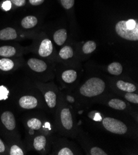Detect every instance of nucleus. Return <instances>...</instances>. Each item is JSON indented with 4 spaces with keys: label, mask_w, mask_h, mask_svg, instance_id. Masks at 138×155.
I'll return each instance as SVG.
<instances>
[{
    "label": "nucleus",
    "mask_w": 138,
    "mask_h": 155,
    "mask_svg": "<svg viewBox=\"0 0 138 155\" xmlns=\"http://www.w3.org/2000/svg\"><path fill=\"white\" fill-rule=\"evenodd\" d=\"M105 84L98 77H93L87 80L80 88V93L86 97H94L100 95L104 91Z\"/></svg>",
    "instance_id": "1"
},
{
    "label": "nucleus",
    "mask_w": 138,
    "mask_h": 155,
    "mask_svg": "<svg viewBox=\"0 0 138 155\" xmlns=\"http://www.w3.org/2000/svg\"><path fill=\"white\" fill-rule=\"evenodd\" d=\"M116 34L121 38L130 41L138 40V24L133 28H129L126 24L125 21L118 22L115 26Z\"/></svg>",
    "instance_id": "2"
},
{
    "label": "nucleus",
    "mask_w": 138,
    "mask_h": 155,
    "mask_svg": "<svg viewBox=\"0 0 138 155\" xmlns=\"http://www.w3.org/2000/svg\"><path fill=\"white\" fill-rule=\"evenodd\" d=\"M102 123L105 129L113 134L122 135L126 134L128 130L125 123L112 117L104 118Z\"/></svg>",
    "instance_id": "3"
},
{
    "label": "nucleus",
    "mask_w": 138,
    "mask_h": 155,
    "mask_svg": "<svg viewBox=\"0 0 138 155\" xmlns=\"http://www.w3.org/2000/svg\"><path fill=\"white\" fill-rule=\"evenodd\" d=\"M1 120L4 126L9 130H13L16 128V119L11 111H5L1 116Z\"/></svg>",
    "instance_id": "4"
},
{
    "label": "nucleus",
    "mask_w": 138,
    "mask_h": 155,
    "mask_svg": "<svg viewBox=\"0 0 138 155\" xmlns=\"http://www.w3.org/2000/svg\"><path fill=\"white\" fill-rule=\"evenodd\" d=\"M19 106L25 110H32L35 108L38 104L37 99L30 95L22 97L19 100Z\"/></svg>",
    "instance_id": "5"
},
{
    "label": "nucleus",
    "mask_w": 138,
    "mask_h": 155,
    "mask_svg": "<svg viewBox=\"0 0 138 155\" xmlns=\"http://www.w3.org/2000/svg\"><path fill=\"white\" fill-rule=\"evenodd\" d=\"M60 117L63 126L67 130L71 129L73 126V120L72 114L68 108H64L62 110Z\"/></svg>",
    "instance_id": "6"
},
{
    "label": "nucleus",
    "mask_w": 138,
    "mask_h": 155,
    "mask_svg": "<svg viewBox=\"0 0 138 155\" xmlns=\"http://www.w3.org/2000/svg\"><path fill=\"white\" fill-rule=\"evenodd\" d=\"M27 64L30 69L37 72H42L47 68V65L44 61L35 58L29 59Z\"/></svg>",
    "instance_id": "7"
},
{
    "label": "nucleus",
    "mask_w": 138,
    "mask_h": 155,
    "mask_svg": "<svg viewBox=\"0 0 138 155\" xmlns=\"http://www.w3.org/2000/svg\"><path fill=\"white\" fill-rule=\"evenodd\" d=\"M53 51V45L52 41L47 38H45L41 42L40 45L39 54L42 57L50 56Z\"/></svg>",
    "instance_id": "8"
},
{
    "label": "nucleus",
    "mask_w": 138,
    "mask_h": 155,
    "mask_svg": "<svg viewBox=\"0 0 138 155\" xmlns=\"http://www.w3.org/2000/svg\"><path fill=\"white\" fill-rule=\"evenodd\" d=\"M18 37L16 30L11 27H6L0 30V40H12Z\"/></svg>",
    "instance_id": "9"
},
{
    "label": "nucleus",
    "mask_w": 138,
    "mask_h": 155,
    "mask_svg": "<svg viewBox=\"0 0 138 155\" xmlns=\"http://www.w3.org/2000/svg\"><path fill=\"white\" fill-rule=\"evenodd\" d=\"M67 38V32L65 29H59L54 34L53 39L55 43L61 46L64 44Z\"/></svg>",
    "instance_id": "10"
},
{
    "label": "nucleus",
    "mask_w": 138,
    "mask_h": 155,
    "mask_svg": "<svg viewBox=\"0 0 138 155\" xmlns=\"http://www.w3.org/2000/svg\"><path fill=\"white\" fill-rule=\"evenodd\" d=\"M38 22V20L36 17L34 15H28L24 18L21 21V25L23 28L29 29L34 27Z\"/></svg>",
    "instance_id": "11"
},
{
    "label": "nucleus",
    "mask_w": 138,
    "mask_h": 155,
    "mask_svg": "<svg viewBox=\"0 0 138 155\" xmlns=\"http://www.w3.org/2000/svg\"><path fill=\"white\" fill-rule=\"evenodd\" d=\"M62 79L68 84L74 82L77 79V72L74 70H67L62 74Z\"/></svg>",
    "instance_id": "12"
},
{
    "label": "nucleus",
    "mask_w": 138,
    "mask_h": 155,
    "mask_svg": "<svg viewBox=\"0 0 138 155\" xmlns=\"http://www.w3.org/2000/svg\"><path fill=\"white\" fill-rule=\"evenodd\" d=\"M116 86L119 90L126 92L132 93L136 90V87L134 84L129 82H126L123 81H118L116 83Z\"/></svg>",
    "instance_id": "13"
},
{
    "label": "nucleus",
    "mask_w": 138,
    "mask_h": 155,
    "mask_svg": "<svg viewBox=\"0 0 138 155\" xmlns=\"http://www.w3.org/2000/svg\"><path fill=\"white\" fill-rule=\"evenodd\" d=\"M46 143H47V139L43 135H39L34 138L33 145L37 151H41L45 148Z\"/></svg>",
    "instance_id": "14"
},
{
    "label": "nucleus",
    "mask_w": 138,
    "mask_h": 155,
    "mask_svg": "<svg viewBox=\"0 0 138 155\" xmlns=\"http://www.w3.org/2000/svg\"><path fill=\"white\" fill-rule=\"evenodd\" d=\"M16 53V48L11 46H3L0 47V56L9 58L13 56Z\"/></svg>",
    "instance_id": "15"
},
{
    "label": "nucleus",
    "mask_w": 138,
    "mask_h": 155,
    "mask_svg": "<svg viewBox=\"0 0 138 155\" xmlns=\"http://www.w3.org/2000/svg\"><path fill=\"white\" fill-rule=\"evenodd\" d=\"M45 99L49 107L53 108L56 106V96L53 91H49L46 92L45 94Z\"/></svg>",
    "instance_id": "16"
},
{
    "label": "nucleus",
    "mask_w": 138,
    "mask_h": 155,
    "mask_svg": "<svg viewBox=\"0 0 138 155\" xmlns=\"http://www.w3.org/2000/svg\"><path fill=\"white\" fill-rule=\"evenodd\" d=\"M14 66V62L8 58L0 59V70L3 71H9L13 69Z\"/></svg>",
    "instance_id": "17"
},
{
    "label": "nucleus",
    "mask_w": 138,
    "mask_h": 155,
    "mask_svg": "<svg viewBox=\"0 0 138 155\" xmlns=\"http://www.w3.org/2000/svg\"><path fill=\"white\" fill-rule=\"evenodd\" d=\"M108 71L110 74L115 75H120L123 72V67L122 65L117 63V62H114V63L110 64L108 66Z\"/></svg>",
    "instance_id": "18"
},
{
    "label": "nucleus",
    "mask_w": 138,
    "mask_h": 155,
    "mask_svg": "<svg viewBox=\"0 0 138 155\" xmlns=\"http://www.w3.org/2000/svg\"><path fill=\"white\" fill-rule=\"evenodd\" d=\"M109 105L113 109L118 110H123L126 107V103L119 99H112L109 102Z\"/></svg>",
    "instance_id": "19"
},
{
    "label": "nucleus",
    "mask_w": 138,
    "mask_h": 155,
    "mask_svg": "<svg viewBox=\"0 0 138 155\" xmlns=\"http://www.w3.org/2000/svg\"><path fill=\"white\" fill-rule=\"evenodd\" d=\"M60 57L63 59H68L73 56V50L69 46H65L61 49L59 53Z\"/></svg>",
    "instance_id": "20"
},
{
    "label": "nucleus",
    "mask_w": 138,
    "mask_h": 155,
    "mask_svg": "<svg viewBox=\"0 0 138 155\" xmlns=\"http://www.w3.org/2000/svg\"><path fill=\"white\" fill-rule=\"evenodd\" d=\"M27 126L32 130H39L42 127V122L37 118H32L27 122Z\"/></svg>",
    "instance_id": "21"
},
{
    "label": "nucleus",
    "mask_w": 138,
    "mask_h": 155,
    "mask_svg": "<svg viewBox=\"0 0 138 155\" xmlns=\"http://www.w3.org/2000/svg\"><path fill=\"white\" fill-rule=\"evenodd\" d=\"M96 48V43L94 41H87L82 47V51L85 54H90L93 53Z\"/></svg>",
    "instance_id": "22"
},
{
    "label": "nucleus",
    "mask_w": 138,
    "mask_h": 155,
    "mask_svg": "<svg viewBox=\"0 0 138 155\" xmlns=\"http://www.w3.org/2000/svg\"><path fill=\"white\" fill-rule=\"evenodd\" d=\"M9 91L4 85L0 86V100H6L8 98Z\"/></svg>",
    "instance_id": "23"
},
{
    "label": "nucleus",
    "mask_w": 138,
    "mask_h": 155,
    "mask_svg": "<svg viewBox=\"0 0 138 155\" xmlns=\"http://www.w3.org/2000/svg\"><path fill=\"white\" fill-rule=\"evenodd\" d=\"M10 155H24V153L22 150L18 145H14L11 147L9 151Z\"/></svg>",
    "instance_id": "24"
},
{
    "label": "nucleus",
    "mask_w": 138,
    "mask_h": 155,
    "mask_svg": "<svg viewBox=\"0 0 138 155\" xmlns=\"http://www.w3.org/2000/svg\"><path fill=\"white\" fill-rule=\"evenodd\" d=\"M125 97L126 100H128V101H130L131 103H135V104L138 103V95L137 94H132V93L128 92L127 94H125Z\"/></svg>",
    "instance_id": "25"
},
{
    "label": "nucleus",
    "mask_w": 138,
    "mask_h": 155,
    "mask_svg": "<svg viewBox=\"0 0 138 155\" xmlns=\"http://www.w3.org/2000/svg\"><path fill=\"white\" fill-rule=\"evenodd\" d=\"M91 155H106L107 154L99 147L92 148L90 152Z\"/></svg>",
    "instance_id": "26"
},
{
    "label": "nucleus",
    "mask_w": 138,
    "mask_h": 155,
    "mask_svg": "<svg viewBox=\"0 0 138 155\" xmlns=\"http://www.w3.org/2000/svg\"><path fill=\"white\" fill-rule=\"evenodd\" d=\"M61 3L65 9H69L74 6V0H61Z\"/></svg>",
    "instance_id": "27"
},
{
    "label": "nucleus",
    "mask_w": 138,
    "mask_h": 155,
    "mask_svg": "<svg viewBox=\"0 0 138 155\" xmlns=\"http://www.w3.org/2000/svg\"><path fill=\"white\" fill-rule=\"evenodd\" d=\"M58 155H73L72 151L68 148H63L61 149L58 153Z\"/></svg>",
    "instance_id": "28"
},
{
    "label": "nucleus",
    "mask_w": 138,
    "mask_h": 155,
    "mask_svg": "<svg viewBox=\"0 0 138 155\" xmlns=\"http://www.w3.org/2000/svg\"><path fill=\"white\" fill-rule=\"evenodd\" d=\"M10 2L19 7L23 6L25 4V0H10Z\"/></svg>",
    "instance_id": "29"
},
{
    "label": "nucleus",
    "mask_w": 138,
    "mask_h": 155,
    "mask_svg": "<svg viewBox=\"0 0 138 155\" xmlns=\"http://www.w3.org/2000/svg\"><path fill=\"white\" fill-rule=\"evenodd\" d=\"M126 24L129 28H133L136 27V25L138 24V23L137 21L133 19H130V20H128V21H126Z\"/></svg>",
    "instance_id": "30"
},
{
    "label": "nucleus",
    "mask_w": 138,
    "mask_h": 155,
    "mask_svg": "<svg viewBox=\"0 0 138 155\" xmlns=\"http://www.w3.org/2000/svg\"><path fill=\"white\" fill-rule=\"evenodd\" d=\"M2 8L5 11H9L11 8V3L10 1H6L2 5Z\"/></svg>",
    "instance_id": "31"
},
{
    "label": "nucleus",
    "mask_w": 138,
    "mask_h": 155,
    "mask_svg": "<svg viewBox=\"0 0 138 155\" xmlns=\"http://www.w3.org/2000/svg\"><path fill=\"white\" fill-rule=\"evenodd\" d=\"M44 0H29L30 3L33 6H38L43 3Z\"/></svg>",
    "instance_id": "32"
},
{
    "label": "nucleus",
    "mask_w": 138,
    "mask_h": 155,
    "mask_svg": "<svg viewBox=\"0 0 138 155\" xmlns=\"http://www.w3.org/2000/svg\"><path fill=\"white\" fill-rule=\"evenodd\" d=\"M6 149L5 145L4 144V143L3 142V141L0 139V153H3L5 152Z\"/></svg>",
    "instance_id": "33"
}]
</instances>
